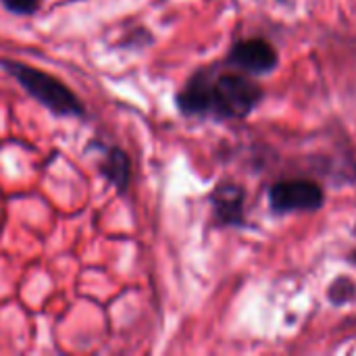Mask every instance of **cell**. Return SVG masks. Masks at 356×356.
I'll return each mask as SVG.
<instances>
[{"mask_svg":"<svg viewBox=\"0 0 356 356\" xmlns=\"http://www.w3.org/2000/svg\"><path fill=\"white\" fill-rule=\"evenodd\" d=\"M265 100V88L248 73L198 69L177 92L175 104L181 115L213 121L248 119Z\"/></svg>","mask_w":356,"mask_h":356,"instance_id":"cell-1","label":"cell"},{"mask_svg":"<svg viewBox=\"0 0 356 356\" xmlns=\"http://www.w3.org/2000/svg\"><path fill=\"white\" fill-rule=\"evenodd\" d=\"M213 221L221 227L246 225V188L236 181H221L211 192Z\"/></svg>","mask_w":356,"mask_h":356,"instance_id":"cell-5","label":"cell"},{"mask_svg":"<svg viewBox=\"0 0 356 356\" xmlns=\"http://www.w3.org/2000/svg\"><path fill=\"white\" fill-rule=\"evenodd\" d=\"M2 4H4L10 13H17V15H31V13L38 10L40 0H2Z\"/></svg>","mask_w":356,"mask_h":356,"instance_id":"cell-8","label":"cell"},{"mask_svg":"<svg viewBox=\"0 0 356 356\" xmlns=\"http://www.w3.org/2000/svg\"><path fill=\"white\" fill-rule=\"evenodd\" d=\"M129 169H131V163H129V156L117 148V146H111V148H104V159L100 161V173L119 190V192H125L127 186H129Z\"/></svg>","mask_w":356,"mask_h":356,"instance_id":"cell-6","label":"cell"},{"mask_svg":"<svg viewBox=\"0 0 356 356\" xmlns=\"http://www.w3.org/2000/svg\"><path fill=\"white\" fill-rule=\"evenodd\" d=\"M225 65L252 77L269 75L280 67V52L265 38H240L232 44L225 56Z\"/></svg>","mask_w":356,"mask_h":356,"instance_id":"cell-4","label":"cell"},{"mask_svg":"<svg viewBox=\"0 0 356 356\" xmlns=\"http://www.w3.org/2000/svg\"><path fill=\"white\" fill-rule=\"evenodd\" d=\"M0 65L10 73L29 96H33L40 104H44L50 113L60 117H81L86 113L81 100L54 75H48L35 67L17 63V60H0Z\"/></svg>","mask_w":356,"mask_h":356,"instance_id":"cell-2","label":"cell"},{"mask_svg":"<svg viewBox=\"0 0 356 356\" xmlns=\"http://www.w3.org/2000/svg\"><path fill=\"white\" fill-rule=\"evenodd\" d=\"M267 202L273 215L315 213L325 204V190L311 177H290L275 181L267 192Z\"/></svg>","mask_w":356,"mask_h":356,"instance_id":"cell-3","label":"cell"},{"mask_svg":"<svg viewBox=\"0 0 356 356\" xmlns=\"http://www.w3.org/2000/svg\"><path fill=\"white\" fill-rule=\"evenodd\" d=\"M356 298V284L346 277V275H340L336 277L330 288H327V300L334 305V307H344L348 302H353Z\"/></svg>","mask_w":356,"mask_h":356,"instance_id":"cell-7","label":"cell"},{"mask_svg":"<svg viewBox=\"0 0 356 356\" xmlns=\"http://www.w3.org/2000/svg\"><path fill=\"white\" fill-rule=\"evenodd\" d=\"M355 234H356V225H355Z\"/></svg>","mask_w":356,"mask_h":356,"instance_id":"cell-9","label":"cell"}]
</instances>
